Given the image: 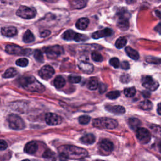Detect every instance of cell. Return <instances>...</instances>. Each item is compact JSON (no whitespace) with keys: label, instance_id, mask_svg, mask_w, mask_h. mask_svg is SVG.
<instances>
[{"label":"cell","instance_id":"obj_1","mask_svg":"<svg viewBox=\"0 0 161 161\" xmlns=\"http://www.w3.org/2000/svg\"><path fill=\"white\" fill-rule=\"evenodd\" d=\"M59 153H63L69 159H80L87 156L86 150L74 145H63L58 148Z\"/></svg>","mask_w":161,"mask_h":161},{"label":"cell","instance_id":"obj_2","mask_svg":"<svg viewBox=\"0 0 161 161\" xmlns=\"http://www.w3.org/2000/svg\"><path fill=\"white\" fill-rule=\"evenodd\" d=\"M20 85L26 90L34 92H42L45 91L44 86L33 76H23L19 80Z\"/></svg>","mask_w":161,"mask_h":161},{"label":"cell","instance_id":"obj_3","mask_svg":"<svg viewBox=\"0 0 161 161\" xmlns=\"http://www.w3.org/2000/svg\"><path fill=\"white\" fill-rule=\"evenodd\" d=\"M92 125L98 128L112 130L117 127L118 122L109 118H99L93 120Z\"/></svg>","mask_w":161,"mask_h":161},{"label":"cell","instance_id":"obj_4","mask_svg":"<svg viewBox=\"0 0 161 161\" xmlns=\"http://www.w3.org/2000/svg\"><path fill=\"white\" fill-rule=\"evenodd\" d=\"M7 121L9 127L14 130H23L25 126L23 119L16 114H9L7 117Z\"/></svg>","mask_w":161,"mask_h":161},{"label":"cell","instance_id":"obj_5","mask_svg":"<svg viewBox=\"0 0 161 161\" xmlns=\"http://www.w3.org/2000/svg\"><path fill=\"white\" fill-rule=\"evenodd\" d=\"M36 10L33 8L21 6L16 11V15L23 19H31L36 16Z\"/></svg>","mask_w":161,"mask_h":161},{"label":"cell","instance_id":"obj_6","mask_svg":"<svg viewBox=\"0 0 161 161\" xmlns=\"http://www.w3.org/2000/svg\"><path fill=\"white\" fill-rule=\"evenodd\" d=\"M5 50L8 53L11 55H29L32 52L31 49H23L16 45H7L5 47Z\"/></svg>","mask_w":161,"mask_h":161},{"label":"cell","instance_id":"obj_7","mask_svg":"<svg viewBox=\"0 0 161 161\" xmlns=\"http://www.w3.org/2000/svg\"><path fill=\"white\" fill-rule=\"evenodd\" d=\"M44 52L48 58H55L63 53L64 49L61 46L56 45L45 48Z\"/></svg>","mask_w":161,"mask_h":161},{"label":"cell","instance_id":"obj_8","mask_svg":"<svg viewBox=\"0 0 161 161\" xmlns=\"http://www.w3.org/2000/svg\"><path fill=\"white\" fill-rule=\"evenodd\" d=\"M136 136L138 141L143 144L148 143L151 138V134L145 128H138L136 130Z\"/></svg>","mask_w":161,"mask_h":161},{"label":"cell","instance_id":"obj_9","mask_svg":"<svg viewBox=\"0 0 161 161\" xmlns=\"http://www.w3.org/2000/svg\"><path fill=\"white\" fill-rule=\"evenodd\" d=\"M142 83L144 87L152 91H155L159 86L158 82L149 75L143 76L142 79Z\"/></svg>","mask_w":161,"mask_h":161},{"label":"cell","instance_id":"obj_10","mask_svg":"<svg viewBox=\"0 0 161 161\" xmlns=\"http://www.w3.org/2000/svg\"><path fill=\"white\" fill-rule=\"evenodd\" d=\"M45 121L50 126L60 125L62 121V118L58 114L52 113H48L45 115Z\"/></svg>","mask_w":161,"mask_h":161},{"label":"cell","instance_id":"obj_11","mask_svg":"<svg viewBox=\"0 0 161 161\" xmlns=\"http://www.w3.org/2000/svg\"><path fill=\"white\" fill-rule=\"evenodd\" d=\"M55 73V70L50 65H44L39 70V75L45 80H48L51 78Z\"/></svg>","mask_w":161,"mask_h":161},{"label":"cell","instance_id":"obj_12","mask_svg":"<svg viewBox=\"0 0 161 161\" xmlns=\"http://www.w3.org/2000/svg\"><path fill=\"white\" fill-rule=\"evenodd\" d=\"M113 34V31L111 29L106 28L103 30H98L93 33L92 35V37L94 39H98L103 37H106L108 36H111Z\"/></svg>","mask_w":161,"mask_h":161},{"label":"cell","instance_id":"obj_13","mask_svg":"<svg viewBox=\"0 0 161 161\" xmlns=\"http://www.w3.org/2000/svg\"><path fill=\"white\" fill-rule=\"evenodd\" d=\"M79 69L86 74H91L94 70L92 64L86 61H81L78 64Z\"/></svg>","mask_w":161,"mask_h":161},{"label":"cell","instance_id":"obj_14","mask_svg":"<svg viewBox=\"0 0 161 161\" xmlns=\"http://www.w3.org/2000/svg\"><path fill=\"white\" fill-rule=\"evenodd\" d=\"M105 108L109 112H111L116 114H123L125 113V108L119 105H115V106L106 105L105 106Z\"/></svg>","mask_w":161,"mask_h":161},{"label":"cell","instance_id":"obj_15","mask_svg":"<svg viewBox=\"0 0 161 161\" xmlns=\"http://www.w3.org/2000/svg\"><path fill=\"white\" fill-rule=\"evenodd\" d=\"M99 147L107 153H111L113 150V143L108 139H104L99 143Z\"/></svg>","mask_w":161,"mask_h":161},{"label":"cell","instance_id":"obj_16","mask_svg":"<svg viewBox=\"0 0 161 161\" xmlns=\"http://www.w3.org/2000/svg\"><path fill=\"white\" fill-rule=\"evenodd\" d=\"M1 34L4 36L11 37L16 35L18 33L17 29L14 26H4L1 28Z\"/></svg>","mask_w":161,"mask_h":161},{"label":"cell","instance_id":"obj_17","mask_svg":"<svg viewBox=\"0 0 161 161\" xmlns=\"http://www.w3.org/2000/svg\"><path fill=\"white\" fill-rule=\"evenodd\" d=\"M38 149V145L36 142L31 141L26 144L25 146V152L28 154L35 153Z\"/></svg>","mask_w":161,"mask_h":161},{"label":"cell","instance_id":"obj_18","mask_svg":"<svg viewBox=\"0 0 161 161\" xmlns=\"http://www.w3.org/2000/svg\"><path fill=\"white\" fill-rule=\"evenodd\" d=\"M117 26L121 30L125 31L129 28V21L128 18L123 17H119Z\"/></svg>","mask_w":161,"mask_h":161},{"label":"cell","instance_id":"obj_19","mask_svg":"<svg viewBox=\"0 0 161 161\" xmlns=\"http://www.w3.org/2000/svg\"><path fill=\"white\" fill-rule=\"evenodd\" d=\"M80 140L84 144L91 145L93 143H94V142L96 140V138L93 134L88 133V134H86V135H84L83 136H82L80 138Z\"/></svg>","mask_w":161,"mask_h":161},{"label":"cell","instance_id":"obj_20","mask_svg":"<svg viewBox=\"0 0 161 161\" xmlns=\"http://www.w3.org/2000/svg\"><path fill=\"white\" fill-rule=\"evenodd\" d=\"M89 20L87 18H81L77 20L75 23V26L79 30H85L87 28Z\"/></svg>","mask_w":161,"mask_h":161},{"label":"cell","instance_id":"obj_21","mask_svg":"<svg viewBox=\"0 0 161 161\" xmlns=\"http://www.w3.org/2000/svg\"><path fill=\"white\" fill-rule=\"evenodd\" d=\"M77 33L75 32L74 31L72 30H68L65 31L62 35V37L65 40H75L76 41L77 36Z\"/></svg>","mask_w":161,"mask_h":161},{"label":"cell","instance_id":"obj_22","mask_svg":"<svg viewBox=\"0 0 161 161\" xmlns=\"http://www.w3.org/2000/svg\"><path fill=\"white\" fill-rule=\"evenodd\" d=\"M125 52L130 58L135 60H137L140 57L138 52L130 47H126L125 48Z\"/></svg>","mask_w":161,"mask_h":161},{"label":"cell","instance_id":"obj_23","mask_svg":"<svg viewBox=\"0 0 161 161\" xmlns=\"http://www.w3.org/2000/svg\"><path fill=\"white\" fill-rule=\"evenodd\" d=\"M138 107L143 110L148 111V110H151L152 109L153 104L150 101L146 99L143 101H141L140 103V104H138Z\"/></svg>","mask_w":161,"mask_h":161},{"label":"cell","instance_id":"obj_24","mask_svg":"<svg viewBox=\"0 0 161 161\" xmlns=\"http://www.w3.org/2000/svg\"><path fill=\"white\" fill-rule=\"evenodd\" d=\"M53 84L55 87L60 89V88L63 87L65 86V80L62 76L58 75L55 78V79L53 80Z\"/></svg>","mask_w":161,"mask_h":161},{"label":"cell","instance_id":"obj_25","mask_svg":"<svg viewBox=\"0 0 161 161\" xmlns=\"http://www.w3.org/2000/svg\"><path fill=\"white\" fill-rule=\"evenodd\" d=\"M128 125L132 130H135L141 125V121L137 118H131L128 119Z\"/></svg>","mask_w":161,"mask_h":161},{"label":"cell","instance_id":"obj_26","mask_svg":"<svg viewBox=\"0 0 161 161\" xmlns=\"http://www.w3.org/2000/svg\"><path fill=\"white\" fill-rule=\"evenodd\" d=\"M87 0H72V6L74 9H81L86 6Z\"/></svg>","mask_w":161,"mask_h":161},{"label":"cell","instance_id":"obj_27","mask_svg":"<svg viewBox=\"0 0 161 161\" xmlns=\"http://www.w3.org/2000/svg\"><path fill=\"white\" fill-rule=\"evenodd\" d=\"M43 157L48 161H55L56 160L55 153L50 150H47L43 153Z\"/></svg>","mask_w":161,"mask_h":161},{"label":"cell","instance_id":"obj_28","mask_svg":"<svg viewBox=\"0 0 161 161\" xmlns=\"http://www.w3.org/2000/svg\"><path fill=\"white\" fill-rule=\"evenodd\" d=\"M35 40V37L32 32L30 30H27L23 35V40L25 43L32 42Z\"/></svg>","mask_w":161,"mask_h":161},{"label":"cell","instance_id":"obj_29","mask_svg":"<svg viewBox=\"0 0 161 161\" xmlns=\"http://www.w3.org/2000/svg\"><path fill=\"white\" fill-rule=\"evenodd\" d=\"M98 80L95 77H91L87 83V87L90 90H95L98 88Z\"/></svg>","mask_w":161,"mask_h":161},{"label":"cell","instance_id":"obj_30","mask_svg":"<svg viewBox=\"0 0 161 161\" xmlns=\"http://www.w3.org/2000/svg\"><path fill=\"white\" fill-rule=\"evenodd\" d=\"M152 133L153 135L159 138H161V127L156 125H152L150 126Z\"/></svg>","mask_w":161,"mask_h":161},{"label":"cell","instance_id":"obj_31","mask_svg":"<svg viewBox=\"0 0 161 161\" xmlns=\"http://www.w3.org/2000/svg\"><path fill=\"white\" fill-rule=\"evenodd\" d=\"M18 72L17 70L13 68V67H10L3 74V77L4 78H11L14 77L17 74Z\"/></svg>","mask_w":161,"mask_h":161},{"label":"cell","instance_id":"obj_32","mask_svg":"<svg viewBox=\"0 0 161 161\" xmlns=\"http://www.w3.org/2000/svg\"><path fill=\"white\" fill-rule=\"evenodd\" d=\"M126 43H127L126 38L121 36L117 39V40L116 41V43H115V45H116V48H122L123 47H125L126 45Z\"/></svg>","mask_w":161,"mask_h":161},{"label":"cell","instance_id":"obj_33","mask_svg":"<svg viewBox=\"0 0 161 161\" xmlns=\"http://www.w3.org/2000/svg\"><path fill=\"white\" fill-rule=\"evenodd\" d=\"M135 93H136V89L134 87L126 88L124 90V94L128 97H133L135 96Z\"/></svg>","mask_w":161,"mask_h":161},{"label":"cell","instance_id":"obj_34","mask_svg":"<svg viewBox=\"0 0 161 161\" xmlns=\"http://www.w3.org/2000/svg\"><path fill=\"white\" fill-rule=\"evenodd\" d=\"M120 96L119 91H112L106 94V97L110 99H115Z\"/></svg>","mask_w":161,"mask_h":161},{"label":"cell","instance_id":"obj_35","mask_svg":"<svg viewBox=\"0 0 161 161\" xmlns=\"http://www.w3.org/2000/svg\"><path fill=\"white\" fill-rule=\"evenodd\" d=\"M91 57L92 59L95 62H102L103 60V57H102L101 53L95 51L91 53Z\"/></svg>","mask_w":161,"mask_h":161},{"label":"cell","instance_id":"obj_36","mask_svg":"<svg viewBox=\"0 0 161 161\" xmlns=\"http://www.w3.org/2000/svg\"><path fill=\"white\" fill-rule=\"evenodd\" d=\"M16 64L18 66L25 67L27 66V65L28 64V60L26 58H21L18 59L16 61Z\"/></svg>","mask_w":161,"mask_h":161},{"label":"cell","instance_id":"obj_37","mask_svg":"<svg viewBox=\"0 0 161 161\" xmlns=\"http://www.w3.org/2000/svg\"><path fill=\"white\" fill-rule=\"evenodd\" d=\"M91 118L87 115H83L79 118V122L81 125H86L90 121Z\"/></svg>","mask_w":161,"mask_h":161},{"label":"cell","instance_id":"obj_38","mask_svg":"<svg viewBox=\"0 0 161 161\" xmlns=\"http://www.w3.org/2000/svg\"><path fill=\"white\" fill-rule=\"evenodd\" d=\"M34 58L36 59L38 62H43V56L42 53V52L39 50H36L34 52Z\"/></svg>","mask_w":161,"mask_h":161},{"label":"cell","instance_id":"obj_39","mask_svg":"<svg viewBox=\"0 0 161 161\" xmlns=\"http://www.w3.org/2000/svg\"><path fill=\"white\" fill-rule=\"evenodd\" d=\"M68 80L71 83L76 84V83H79L81 80V77L80 76H78V75H71L69 76Z\"/></svg>","mask_w":161,"mask_h":161},{"label":"cell","instance_id":"obj_40","mask_svg":"<svg viewBox=\"0 0 161 161\" xmlns=\"http://www.w3.org/2000/svg\"><path fill=\"white\" fill-rule=\"evenodd\" d=\"M109 64L111 65H112L114 68H118L120 66V62L118 58L113 57L110 59Z\"/></svg>","mask_w":161,"mask_h":161},{"label":"cell","instance_id":"obj_41","mask_svg":"<svg viewBox=\"0 0 161 161\" xmlns=\"http://www.w3.org/2000/svg\"><path fill=\"white\" fill-rule=\"evenodd\" d=\"M98 88H99V92L100 94H102V93H104L106 90H107V88H108V86L106 84H104V83H101V84H99V86H98Z\"/></svg>","mask_w":161,"mask_h":161},{"label":"cell","instance_id":"obj_42","mask_svg":"<svg viewBox=\"0 0 161 161\" xmlns=\"http://www.w3.org/2000/svg\"><path fill=\"white\" fill-rule=\"evenodd\" d=\"M50 33H51V32H50V30H45L42 31L40 33V36L42 38H45V37H47V36H48V35H50Z\"/></svg>","mask_w":161,"mask_h":161},{"label":"cell","instance_id":"obj_43","mask_svg":"<svg viewBox=\"0 0 161 161\" xmlns=\"http://www.w3.org/2000/svg\"><path fill=\"white\" fill-rule=\"evenodd\" d=\"M8 147L7 143L4 140H0V150H4Z\"/></svg>","mask_w":161,"mask_h":161},{"label":"cell","instance_id":"obj_44","mask_svg":"<svg viewBox=\"0 0 161 161\" xmlns=\"http://www.w3.org/2000/svg\"><path fill=\"white\" fill-rule=\"evenodd\" d=\"M120 66L121 67V69H124V70H128L130 69V64L127 61H123L121 63Z\"/></svg>","mask_w":161,"mask_h":161},{"label":"cell","instance_id":"obj_45","mask_svg":"<svg viewBox=\"0 0 161 161\" xmlns=\"http://www.w3.org/2000/svg\"><path fill=\"white\" fill-rule=\"evenodd\" d=\"M130 80V77L128 75H123L121 77V81L123 83L128 82Z\"/></svg>","mask_w":161,"mask_h":161},{"label":"cell","instance_id":"obj_46","mask_svg":"<svg viewBox=\"0 0 161 161\" xmlns=\"http://www.w3.org/2000/svg\"><path fill=\"white\" fill-rule=\"evenodd\" d=\"M147 62H149L152 64H160L161 63V59H157L155 58H152V60H150L149 58L147 59Z\"/></svg>","mask_w":161,"mask_h":161},{"label":"cell","instance_id":"obj_47","mask_svg":"<svg viewBox=\"0 0 161 161\" xmlns=\"http://www.w3.org/2000/svg\"><path fill=\"white\" fill-rule=\"evenodd\" d=\"M154 30H155L157 33H158L160 35H161V23H159L154 28Z\"/></svg>","mask_w":161,"mask_h":161},{"label":"cell","instance_id":"obj_48","mask_svg":"<svg viewBox=\"0 0 161 161\" xmlns=\"http://www.w3.org/2000/svg\"><path fill=\"white\" fill-rule=\"evenodd\" d=\"M157 113L159 115L161 116V103H159L158 105H157Z\"/></svg>","mask_w":161,"mask_h":161},{"label":"cell","instance_id":"obj_49","mask_svg":"<svg viewBox=\"0 0 161 161\" xmlns=\"http://www.w3.org/2000/svg\"><path fill=\"white\" fill-rule=\"evenodd\" d=\"M143 96H144L145 97H148L150 96V94L148 91H144L143 92Z\"/></svg>","mask_w":161,"mask_h":161},{"label":"cell","instance_id":"obj_50","mask_svg":"<svg viewBox=\"0 0 161 161\" xmlns=\"http://www.w3.org/2000/svg\"><path fill=\"white\" fill-rule=\"evenodd\" d=\"M155 14H156L157 16H158V18H161V12L160 11H158V10L155 11Z\"/></svg>","mask_w":161,"mask_h":161},{"label":"cell","instance_id":"obj_51","mask_svg":"<svg viewBox=\"0 0 161 161\" xmlns=\"http://www.w3.org/2000/svg\"><path fill=\"white\" fill-rule=\"evenodd\" d=\"M158 150H159L160 152H161V142H159V143L158 145Z\"/></svg>","mask_w":161,"mask_h":161},{"label":"cell","instance_id":"obj_52","mask_svg":"<svg viewBox=\"0 0 161 161\" xmlns=\"http://www.w3.org/2000/svg\"><path fill=\"white\" fill-rule=\"evenodd\" d=\"M133 2V0H126V3L128 4H131Z\"/></svg>","mask_w":161,"mask_h":161},{"label":"cell","instance_id":"obj_53","mask_svg":"<svg viewBox=\"0 0 161 161\" xmlns=\"http://www.w3.org/2000/svg\"><path fill=\"white\" fill-rule=\"evenodd\" d=\"M22 161H30V160H28V159H25V160H22Z\"/></svg>","mask_w":161,"mask_h":161},{"label":"cell","instance_id":"obj_54","mask_svg":"<svg viewBox=\"0 0 161 161\" xmlns=\"http://www.w3.org/2000/svg\"><path fill=\"white\" fill-rule=\"evenodd\" d=\"M95 161H104V160H96Z\"/></svg>","mask_w":161,"mask_h":161}]
</instances>
